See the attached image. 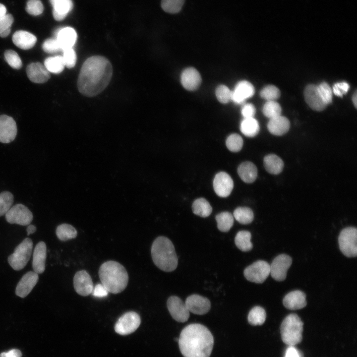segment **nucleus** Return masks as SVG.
<instances>
[{
  "instance_id": "cd10ccee",
  "label": "nucleus",
  "mask_w": 357,
  "mask_h": 357,
  "mask_svg": "<svg viewBox=\"0 0 357 357\" xmlns=\"http://www.w3.org/2000/svg\"><path fill=\"white\" fill-rule=\"evenodd\" d=\"M238 173L240 178L246 183L254 182L257 177L256 166L251 162H244L238 168Z\"/></svg>"
},
{
  "instance_id": "f8f14e48",
  "label": "nucleus",
  "mask_w": 357,
  "mask_h": 357,
  "mask_svg": "<svg viewBox=\"0 0 357 357\" xmlns=\"http://www.w3.org/2000/svg\"><path fill=\"white\" fill-rule=\"evenodd\" d=\"M167 305L170 314L175 320L179 322H184L188 320L189 311L185 302L179 298L175 296L169 297Z\"/></svg>"
},
{
  "instance_id": "c03bdc74",
  "label": "nucleus",
  "mask_w": 357,
  "mask_h": 357,
  "mask_svg": "<svg viewBox=\"0 0 357 357\" xmlns=\"http://www.w3.org/2000/svg\"><path fill=\"white\" fill-rule=\"evenodd\" d=\"M232 91L226 85H220L216 89L215 94L218 100L223 104L231 101Z\"/></svg>"
},
{
  "instance_id": "dca6fc26",
  "label": "nucleus",
  "mask_w": 357,
  "mask_h": 357,
  "mask_svg": "<svg viewBox=\"0 0 357 357\" xmlns=\"http://www.w3.org/2000/svg\"><path fill=\"white\" fill-rule=\"evenodd\" d=\"M185 304L189 312L198 315L207 313L211 307L210 301L207 298L196 294L188 297Z\"/></svg>"
},
{
  "instance_id": "aec40b11",
  "label": "nucleus",
  "mask_w": 357,
  "mask_h": 357,
  "mask_svg": "<svg viewBox=\"0 0 357 357\" xmlns=\"http://www.w3.org/2000/svg\"><path fill=\"white\" fill-rule=\"evenodd\" d=\"M304 96L306 103L312 110L321 111L325 109L327 105L319 94L317 86L308 85L305 88Z\"/></svg>"
},
{
  "instance_id": "2f4dec72",
  "label": "nucleus",
  "mask_w": 357,
  "mask_h": 357,
  "mask_svg": "<svg viewBox=\"0 0 357 357\" xmlns=\"http://www.w3.org/2000/svg\"><path fill=\"white\" fill-rule=\"evenodd\" d=\"M44 66L50 73L59 74L64 68L65 64L62 56L50 57L44 61Z\"/></svg>"
},
{
  "instance_id": "7ed1b4c3",
  "label": "nucleus",
  "mask_w": 357,
  "mask_h": 357,
  "mask_svg": "<svg viewBox=\"0 0 357 357\" xmlns=\"http://www.w3.org/2000/svg\"><path fill=\"white\" fill-rule=\"evenodd\" d=\"M99 276L101 284L112 294L121 293L128 284L127 271L117 261L109 260L103 263L99 268Z\"/></svg>"
},
{
  "instance_id": "f257e3e1",
  "label": "nucleus",
  "mask_w": 357,
  "mask_h": 357,
  "mask_svg": "<svg viewBox=\"0 0 357 357\" xmlns=\"http://www.w3.org/2000/svg\"><path fill=\"white\" fill-rule=\"evenodd\" d=\"M112 75V65L108 59L101 56L89 57L80 71L77 83L78 91L88 97L95 96L107 87Z\"/></svg>"
},
{
  "instance_id": "a18cd8bd",
  "label": "nucleus",
  "mask_w": 357,
  "mask_h": 357,
  "mask_svg": "<svg viewBox=\"0 0 357 357\" xmlns=\"http://www.w3.org/2000/svg\"><path fill=\"white\" fill-rule=\"evenodd\" d=\"M13 22V17L10 14H6L0 20V37L4 38L10 33L11 26Z\"/></svg>"
},
{
  "instance_id": "603ef678",
  "label": "nucleus",
  "mask_w": 357,
  "mask_h": 357,
  "mask_svg": "<svg viewBox=\"0 0 357 357\" xmlns=\"http://www.w3.org/2000/svg\"><path fill=\"white\" fill-rule=\"evenodd\" d=\"M256 110L254 106L251 104H245L241 108V113L243 118H253Z\"/></svg>"
},
{
  "instance_id": "473e14b6",
  "label": "nucleus",
  "mask_w": 357,
  "mask_h": 357,
  "mask_svg": "<svg viewBox=\"0 0 357 357\" xmlns=\"http://www.w3.org/2000/svg\"><path fill=\"white\" fill-rule=\"evenodd\" d=\"M251 234L247 231H239L236 235L235 242L237 247L242 251H248L253 247L251 242Z\"/></svg>"
},
{
  "instance_id": "5fc2aeb1",
  "label": "nucleus",
  "mask_w": 357,
  "mask_h": 357,
  "mask_svg": "<svg viewBox=\"0 0 357 357\" xmlns=\"http://www.w3.org/2000/svg\"><path fill=\"white\" fill-rule=\"evenodd\" d=\"M284 357H303V355L294 346H289L285 351Z\"/></svg>"
},
{
  "instance_id": "e433bc0d",
  "label": "nucleus",
  "mask_w": 357,
  "mask_h": 357,
  "mask_svg": "<svg viewBox=\"0 0 357 357\" xmlns=\"http://www.w3.org/2000/svg\"><path fill=\"white\" fill-rule=\"evenodd\" d=\"M266 317V312L261 306L253 307L248 315V321L252 325H261L264 323Z\"/></svg>"
},
{
  "instance_id": "4c0bfd02",
  "label": "nucleus",
  "mask_w": 357,
  "mask_h": 357,
  "mask_svg": "<svg viewBox=\"0 0 357 357\" xmlns=\"http://www.w3.org/2000/svg\"><path fill=\"white\" fill-rule=\"evenodd\" d=\"M281 111L280 105L275 101H267L263 107V114L269 119L280 116Z\"/></svg>"
},
{
  "instance_id": "a878e982",
  "label": "nucleus",
  "mask_w": 357,
  "mask_h": 357,
  "mask_svg": "<svg viewBox=\"0 0 357 357\" xmlns=\"http://www.w3.org/2000/svg\"><path fill=\"white\" fill-rule=\"evenodd\" d=\"M12 41L19 48L28 50L35 46L37 38L35 35L28 31L18 30L13 34Z\"/></svg>"
},
{
  "instance_id": "ddd939ff",
  "label": "nucleus",
  "mask_w": 357,
  "mask_h": 357,
  "mask_svg": "<svg viewBox=\"0 0 357 357\" xmlns=\"http://www.w3.org/2000/svg\"><path fill=\"white\" fill-rule=\"evenodd\" d=\"M73 286L76 292L83 297L90 295L94 288L90 275L84 270L77 272L74 275Z\"/></svg>"
},
{
  "instance_id": "393cba45",
  "label": "nucleus",
  "mask_w": 357,
  "mask_h": 357,
  "mask_svg": "<svg viewBox=\"0 0 357 357\" xmlns=\"http://www.w3.org/2000/svg\"><path fill=\"white\" fill-rule=\"evenodd\" d=\"M53 7V15L57 21L63 20L73 7L72 0H50Z\"/></svg>"
},
{
  "instance_id": "ea45409f",
  "label": "nucleus",
  "mask_w": 357,
  "mask_h": 357,
  "mask_svg": "<svg viewBox=\"0 0 357 357\" xmlns=\"http://www.w3.org/2000/svg\"><path fill=\"white\" fill-rule=\"evenodd\" d=\"M185 0H162L161 7L166 12L172 14L180 11Z\"/></svg>"
},
{
  "instance_id": "f3484780",
  "label": "nucleus",
  "mask_w": 357,
  "mask_h": 357,
  "mask_svg": "<svg viewBox=\"0 0 357 357\" xmlns=\"http://www.w3.org/2000/svg\"><path fill=\"white\" fill-rule=\"evenodd\" d=\"M232 91L231 101L236 104H241L254 95L255 90L251 83L242 80L237 84Z\"/></svg>"
},
{
  "instance_id": "6ab92c4d",
  "label": "nucleus",
  "mask_w": 357,
  "mask_h": 357,
  "mask_svg": "<svg viewBox=\"0 0 357 357\" xmlns=\"http://www.w3.org/2000/svg\"><path fill=\"white\" fill-rule=\"evenodd\" d=\"M38 280V274L34 271L26 273L17 285L15 289L16 295L22 298L26 297L31 292Z\"/></svg>"
},
{
  "instance_id": "9b49d317",
  "label": "nucleus",
  "mask_w": 357,
  "mask_h": 357,
  "mask_svg": "<svg viewBox=\"0 0 357 357\" xmlns=\"http://www.w3.org/2000/svg\"><path fill=\"white\" fill-rule=\"evenodd\" d=\"M292 263V258L287 254H282L276 256L270 265V274L272 277L278 281H284Z\"/></svg>"
},
{
  "instance_id": "b1692460",
  "label": "nucleus",
  "mask_w": 357,
  "mask_h": 357,
  "mask_svg": "<svg viewBox=\"0 0 357 357\" xmlns=\"http://www.w3.org/2000/svg\"><path fill=\"white\" fill-rule=\"evenodd\" d=\"M47 247L45 243L40 241L35 247L32 261V267L36 273L42 274L45 269Z\"/></svg>"
},
{
  "instance_id": "72a5a7b5",
  "label": "nucleus",
  "mask_w": 357,
  "mask_h": 357,
  "mask_svg": "<svg viewBox=\"0 0 357 357\" xmlns=\"http://www.w3.org/2000/svg\"><path fill=\"white\" fill-rule=\"evenodd\" d=\"M218 229L221 232H227L234 224V217L229 212H223L217 214L215 217Z\"/></svg>"
},
{
  "instance_id": "13d9d810",
  "label": "nucleus",
  "mask_w": 357,
  "mask_h": 357,
  "mask_svg": "<svg viewBox=\"0 0 357 357\" xmlns=\"http://www.w3.org/2000/svg\"><path fill=\"white\" fill-rule=\"evenodd\" d=\"M6 9L5 6L0 3V20L6 14Z\"/></svg>"
},
{
  "instance_id": "7c9ffc66",
  "label": "nucleus",
  "mask_w": 357,
  "mask_h": 357,
  "mask_svg": "<svg viewBox=\"0 0 357 357\" xmlns=\"http://www.w3.org/2000/svg\"><path fill=\"white\" fill-rule=\"evenodd\" d=\"M192 209L194 214L203 218L209 216L212 211L211 205L204 198L196 199L192 204Z\"/></svg>"
},
{
  "instance_id": "6e6552de",
  "label": "nucleus",
  "mask_w": 357,
  "mask_h": 357,
  "mask_svg": "<svg viewBox=\"0 0 357 357\" xmlns=\"http://www.w3.org/2000/svg\"><path fill=\"white\" fill-rule=\"evenodd\" d=\"M141 319L138 313L129 311L122 315L115 325V331L121 335H126L134 332L139 326Z\"/></svg>"
},
{
  "instance_id": "f03ea898",
  "label": "nucleus",
  "mask_w": 357,
  "mask_h": 357,
  "mask_svg": "<svg viewBox=\"0 0 357 357\" xmlns=\"http://www.w3.org/2000/svg\"><path fill=\"white\" fill-rule=\"evenodd\" d=\"M178 343L184 357H209L214 345V338L205 326L193 323L182 330Z\"/></svg>"
},
{
  "instance_id": "58836bf2",
  "label": "nucleus",
  "mask_w": 357,
  "mask_h": 357,
  "mask_svg": "<svg viewBox=\"0 0 357 357\" xmlns=\"http://www.w3.org/2000/svg\"><path fill=\"white\" fill-rule=\"evenodd\" d=\"M13 202V196L11 193L4 191L0 193V217L6 213Z\"/></svg>"
},
{
  "instance_id": "1a4fd4ad",
  "label": "nucleus",
  "mask_w": 357,
  "mask_h": 357,
  "mask_svg": "<svg viewBox=\"0 0 357 357\" xmlns=\"http://www.w3.org/2000/svg\"><path fill=\"white\" fill-rule=\"evenodd\" d=\"M270 265L265 261L258 260L247 267L244 270V276L249 281L262 283L270 274Z\"/></svg>"
},
{
  "instance_id": "4d7b16f0",
  "label": "nucleus",
  "mask_w": 357,
  "mask_h": 357,
  "mask_svg": "<svg viewBox=\"0 0 357 357\" xmlns=\"http://www.w3.org/2000/svg\"><path fill=\"white\" fill-rule=\"evenodd\" d=\"M27 235L29 236L35 232L36 231V227L33 225H28L26 229Z\"/></svg>"
},
{
  "instance_id": "9d476101",
  "label": "nucleus",
  "mask_w": 357,
  "mask_h": 357,
  "mask_svg": "<svg viewBox=\"0 0 357 357\" xmlns=\"http://www.w3.org/2000/svg\"><path fill=\"white\" fill-rule=\"evenodd\" d=\"M6 221L10 224L28 226L33 220L32 213L22 204L15 205L5 214Z\"/></svg>"
},
{
  "instance_id": "de8ad7c7",
  "label": "nucleus",
  "mask_w": 357,
  "mask_h": 357,
  "mask_svg": "<svg viewBox=\"0 0 357 357\" xmlns=\"http://www.w3.org/2000/svg\"><path fill=\"white\" fill-rule=\"evenodd\" d=\"M319 94L324 102L327 105L332 101V91L329 84L325 82H322L317 86Z\"/></svg>"
},
{
  "instance_id": "49530a36",
  "label": "nucleus",
  "mask_w": 357,
  "mask_h": 357,
  "mask_svg": "<svg viewBox=\"0 0 357 357\" xmlns=\"http://www.w3.org/2000/svg\"><path fill=\"white\" fill-rule=\"evenodd\" d=\"M26 12L30 15L37 16L44 10V6L40 0H28L25 7Z\"/></svg>"
},
{
  "instance_id": "423d86ee",
  "label": "nucleus",
  "mask_w": 357,
  "mask_h": 357,
  "mask_svg": "<svg viewBox=\"0 0 357 357\" xmlns=\"http://www.w3.org/2000/svg\"><path fill=\"white\" fill-rule=\"evenodd\" d=\"M33 248V242L29 238H25L14 249V252L8 257V262L15 270H20L29 260Z\"/></svg>"
},
{
  "instance_id": "0eeeda50",
  "label": "nucleus",
  "mask_w": 357,
  "mask_h": 357,
  "mask_svg": "<svg viewBox=\"0 0 357 357\" xmlns=\"http://www.w3.org/2000/svg\"><path fill=\"white\" fill-rule=\"evenodd\" d=\"M339 248L342 253L348 257L357 255V230L355 227H347L342 230L338 237Z\"/></svg>"
},
{
  "instance_id": "4468645a",
  "label": "nucleus",
  "mask_w": 357,
  "mask_h": 357,
  "mask_svg": "<svg viewBox=\"0 0 357 357\" xmlns=\"http://www.w3.org/2000/svg\"><path fill=\"white\" fill-rule=\"evenodd\" d=\"M233 187V180L228 174L221 172L216 175L213 180V188L218 196L221 197H228Z\"/></svg>"
},
{
  "instance_id": "bf43d9fd",
  "label": "nucleus",
  "mask_w": 357,
  "mask_h": 357,
  "mask_svg": "<svg viewBox=\"0 0 357 357\" xmlns=\"http://www.w3.org/2000/svg\"><path fill=\"white\" fill-rule=\"evenodd\" d=\"M357 92H355L353 96L352 100L354 103V105L355 107V108H357Z\"/></svg>"
},
{
  "instance_id": "412c9836",
  "label": "nucleus",
  "mask_w": 357,
  "mask_h": 357,
  "mask_svg": "<svg viewBox=\"0 0 357 357\" xmlns=\"http://www.w3.org/2000/svg\"><path fill=\"white\" fill-rule=\"evenodd\" d=\"M26 73L29 79L36 83H45L51 76L44 65L39 62L29 64L26 68Z\"/></svg>"
},
{
  "instance_id": "a211bd4d",
  "label": "nucleus",
  "mask_w": 357,
  "mask_h": 357,
  "mask_svg": "<svg viewBox=\"0 0 357 357\" xmlns=\"http://www.w3.org/2000/svg\"><path fill=\"white\" fill-rule=\"evenodd\" d=\"M55 35L62 51L66 49L73 48L77 38L76 31L71 27L59 28L55 31Z\"/></svg>"
},
{
  "instance_id": "bb28decb",
  "label": "nucleus",
  "mask_w": 357,
  "mask_h": 357,
  "mask_svg": "<svg viewBox=\"0 0 357 357\" xmlns=\"http://www.w3.org/2000/svg\"><path fill=\"white\" fill-rule=\"evenodd\" d=\"M289 119L281 115L270 119L267 124L269 131L275 135H282L287 133L290 128Z\"/></svg>"
},
{
  "instance_id": "79ce46f5",
  "label": "nucleus",
  "mask_w": 357,
  "mask_h": 357,
  "mask_svg": "<svg viewBox=\"0 0 357 357\" xmlns=\"http://www.w3.org/2000/svg\"><path fill=\"white\" fill-rule=\"evenodd\" d=\"M281 93L279 89L275 86L269 85L263 88L260 91V96L269 101H275L280 96Z\"/></svg>"
},
{
  "instance_id": "4be33fe9",
  "label": "nucleus",
  "mask_w": 357,
  "mask_h": 357,
  "mask_svg": "<svg viewBox=\"0 0 357 357\" xmlns=\"http://www.w3.org/2000/svg\"><path fill=\"white\" fill-rule=\"evenodd\" d=\"M180 81L183 87L189 91L197 89L201 82L199 72L193 67H188L183 70L180 76Z\"/></svg>"
},
{
  "instance_id": "3c124183",
  "label": "nucleus",
  "mask_w": 357,
  "mask_h": 357,
  "mask_svg": "<svg viewBox=\"0 0 357 357\" xmlns=\"http://www.w3.org/2000/svg\"><path fill=\"white\" fill-rule=\"evenodd\" d=\"M349 88L350 86L346 82H338L334 85L333 92L336 96L342 97L348 92Z\"/></svg>"
},
{
  "instance_id": "f704fd0d",
  "label": "nucleus",
  "mask_w": 357,
  "mask_h": 357,
  "mask_svg": "<svg viewBox=\"0 0 357 357\" xmlns=\"http://www.w3.org/2000/svg\"><path fill=\"white\" fill-rule=\"evenodd\" d=\"M76 230L71 225L68 224H62L58 226L56 229V235L61 241H66L76 237Z\"/></svg>"
},
{
  "instance_id": "6e6d98bb",
  "label": "nucleus",
  "mask_w": 357,
  "mask_h": 357,
  "mask_svg": "<svg viewBox=\"0 0 357 357\" xmlns=\"http://www.w3.org/2000/svg\"><path fill=\"white\" fill-rule=\"evenodd\" d=\"M22 353L18 349H12L7 352H2L0 354V357H21Z\"/></svg>"
},
{
  "instance_id": "c85d7f7f",
  "label": "nucleus",
  "mask_w": 357,
  "mask_h": 357,
  "mask_svg": "<svg viewBox=\"0 0 357 357\" xmlns=\"http://www.w3.org/2000/svg\"><path fill=\"white\" fill-rule=\"evenodd\" d=\"M265 169L270 174L277 175L280 173L284 167L283 160L275 154H269L263 160Z\"/></svg>"
},
{
  "instance_id": "8fccbe9b",
  "label": "nucleus",
  "mask_w": 357,
  "mask_h": 357,
  "mask_svg": "<svg viewBox=\"0 0 357 357\" xmlns=\"http://www.w3.org/2000/svg\"><path fill=\"white\" fill-rule=\"evenodd\" d=\"M43 50L49 54L56 53L62 51L56 38L46 39L42 45Z\"/></svg>"
},
{
  "instance_id": "864d4df0",
  "label": "nucleus",
  "mask_w": 357,
  "mask_h": 357,
  "mask_svg": "<svg viewBox=\"0 0 357 357\" xmlns=\"http://www.w3.org/2000/svg\"><path fill=\"white\" fill-rule=\"evenodd\" d=\"M108 293L105 287L101 283L94 286L91 294L96 298H104L108 296Z\"/></svg>"
},
{
  "instance_id": "37998d69",
  "label": "nucleus",
  "mask_w": 357,
  "mask_h": 357,
  "mask_svg": "<svg viewBox=\"0 0 357 357\" xmlns=\"http://www.w3.org/2000/svg\"><path fill=\"white\" fill-rule=\"evenodd\" d=\"M4 58L7 63L12 68L19 69L22 66L21 60L18 54L13 50H8L4 52Z\"/></svg>"
},
{
  "instance_id": "2eb2a0df",
  "label": "nucleus",
  "mask_w": 357,
  "mask_h": 357,
  "mask_svg": "<svg viewBox=\"0 0 357 357\" xmlns=\"http://www.w3.org/2000/svg\"><path fill=\"white\" fill-rule=\"evenodd\" d=\"M17 126L11 117L3 115L0 116V142L8 143L12 142L17 134Z\"/></svg>"
},
{
  "instance_id": "5701e85b",
  "label": "nucleus",
  "mask_w": 357,
  "mask_h": 357,
  "mask_svg": "<svg viewBox=\"0 0 357 357\" xmlns=\"http://www.w3.org/2000/svg\"><path fill=\"white\" fill-rule=\"evenodd\" d=\"M284 306L291 310L299 309L306 305V296L299 290L292 291L287 294L283 299Z\"/></svg>"
},
{
  "instance_id": "09e8293b",
  "label": "nucleus",
  "mask_w": 357,
  "mask_h": 357,
  "mask_svg": "<svg viewBox=\"0 0 357 357\" xmlns=\"http://www.w3.org/2000/svg\"><path fill=\"white\" fill-rule=\"evenodd\" d=\"M62 56L65 66L71 68L74 66L76 62V54L73 48L66 49L62 51Z\"/></svg>"
},
{
  "instance_id": "c9c22d12",
  "label": "nucleus",
  "mask_w": 357,
  "mask_h": 357,
  "mask_svg": "<svg viewBox=\"0 0 357 357\" xmlns=\"http://www.w3.org/2000/svg\"><path fill=\"white\" fill-rule=\"evenodd\" d=\"M233 217L240 224L246 225L251 223L254 218L252 210L245 207H239L234 211Z\"/></svg>"
},
{
  "instance_id": "39448f33",
  "label": "nucleus",
  "mask_w": 357,
  "mask_h": 357,
  "mask_svg": "<svg viewBox=\"0 0 357 357\" xmlns=\"http://www.w3.org/2000/svg\"><path fill=\"white\" fill-rule=\"evenodd\" d=\"M303 323L299 316L292 313L283 320L280 328L281 338L288 346H295L302 340Z\"/></svg>"
},
{
  "instance_id": "c756f323",
  "label": "nucleus",
  "mask_w": 357,
  "mask_h": 357,
  "mask_svg": "<svg viewBox=\"0 0 357 357\" xmlns=\"http://www.w3.org/2000/svg\"><path fill=\"white\" fill-rule=\"evenodd\" d=\"M241 132L246 136L253 137L259 131V125L253 118H243L240 125Z\"/></svg>"
},
{
  "instance_id": "a19ab883",
  "label": "nucleus",
  "mask_w": 357,
  "mask_h": 357,
  "mask_svg": "<svg viewBox=\"0 0 357 357\" xmlns=\"http://www.w3.org/2000/svg\"><path fill=\"white\" fill-rule=\"evenodd\" d=\"M226 144L230 151L237 152L239 151L242 148L243 139L239 135L233 133L228 137Z\"/></svg>"
},
{
  "instance_id": "20e7f679",
  "label": "nucleus",
  "mask_w": 357,
  "mask_h": 357,
  "mask_svg": "<svg viewBox=\"0 0 357 357\" xmlns=\"http://www.w3.org/2000/svg\"><path fill=\"white\" fill-rule=\"evenodd\" d=\"M151 252L154 263L160 270L172 272L177 267L178 259L175 247L168 238H157L152 243Z\"/></svg>"
}]
</instances>
